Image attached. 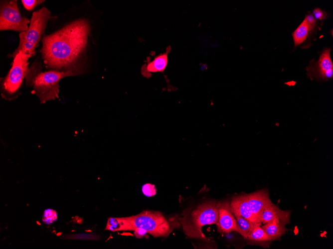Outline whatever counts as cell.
<instances>
[{
    "mask_svg": "<svg viewBox=\"0 0 333 249\" xmlns=\"http://www.w3.org/2000/svg\"><path fill=\"white\" fill-rule=\"evenodd\" d=\"M304 20L311 30L314 29L316 24V20L312 14L307 15Z\"/></svg>",
    "mask_w": 333,
    "mask_h": 249,
    "instance_id": "23",
    "label": "cell"
},
{
    "mask_svg": "<svg viewBox=\"0 0 333 249\" xmlns=\"http://www.w3.org/2000/svg\"><path fill=\"white\" fill-rule=\"evenodd\" d=\"M286 223L283 221L276 219L270 222L262 225L261 227L270 238L272 241L279 240L288 230Z\"/></svg>",
    "mask_w": 333,
    "mask_h": 249,
    "instance_id": "14",
    "label": "cell"
},
{
    "mask_svg": "<svg viewBox=\"0 0 333 249\" xmlns=\"http://www.w3.org/2000/svg\"><path fill=\"white\" fill-rule=\"evenodd\" d=\"M51 12L45 7L33 12L28 29L19 34V44L11 57L21 52L30 57L35 54V49L38 46L42 36L44 33Z\"/></svg>",
    "mask_w": 333,
    "mask_h": 249,
    "instance_id": "4",
    "label": "cell"
},
{
    "mask_svg": "<svg viewBox=\"0 0 333 249\" xmlns=\"http://www.w3.org/2000/svg\"><path fill=\"white\" fill-rule=\"evenodd\" d=\"M230 206L235 217H242L254 223L261 225L252 213L247 194L233 196L230 201Z\"/></svg>",
    "mask_w": 333,
    "mask_h": 249,
    "instance_id": "11",
    "label": "cell"
},
{
    "mask_svg": "<svg viewBox=\"0 0 333 249\" xmlns=\"http://www.w3.org/2000/svg\"><path fill=\"white\" fill-rule=\"evenodd\" d=\"M88 21L83 18L69 23L55 32L44 35L40 52L49 70L82 74L81 60L90 32Z\"/></svg>",
    "mask_w": 333,
    "mask_h": 249,
    "instance_id": "1",
    "label": "cell"
},
{
    "mask_svg": "<svg viewBox=\"0 0 333 249\" xmlns=\"http://www.w3.org/2000/svg\"><path fill=\"white\" fill-rule=\"evenodd\" d=\"M170 50L168 47L166 52L156 56L154 60L148 61L146 64L142 66L141 70V74L145 78H150L153 73H163L168 63V54Z\"/></svg>",
    "mask_w": 333,
    "mask_h": 249,
    "instance_id": "12",
    "label": "cell"
},
{
    "mask_svg": "<svg viewBox=\"0 0 333 249\" xmlns=\"http://www.w3.org/2000/svg\"><path fill=\"white\" fill-rule=\"evenodd\" d=\"M330 48H325L318 61H311L307 67V76L311 80L326 81L333 77V64L330 56Z\"/></svg>",
    "mask_w": 333,
    "mask_h": 249,
    "instance_id": "8",
    "label": "cell"
},
{
    "mask_svg": "<svg viewBox=\"0 0 333 249\" xmlns=\"http://www.w3.org/2000/svg\"><path fill=\"white\" fill-rule=\"evenodd\" d=\"M311 31V29L304 20L292 33L295 46L302 43L306 39Z\"/></svg>",
    "mask_w": 333,
    "mask_h": 249,
    "instance_id": "16",
    "label": "cell"
},
{
    "mask_svg": "<svg viewBox=\"0 0 333 249\" xmlns=\"http://www.w3.org/2000/svg\"><path fill=\"white\" fill-rule=\"evenodd\" d=\"M30 58L21 52L14 57L10 70L1 82V94L3 98L12 100L19 95L24 79L29 71L28 61Z\"/></svg>",
    "mask_w": 333,
    "mask_h": 249,
    "instance_id": "5",
    "label": "cell"
},
{
    "mask_svg": "<svg viewBox=\"0 0 333 249\" xmlns=\"http://www.w3.org/2000/svg\"><path fill=\"white\" fill-rule=\"evenodd\" d=\"M219 202L207 201L194 209L185 210L180 218L185 234L190 238L205 239L202 228L205 225L216 224Z\"/></svg>",
    "mask_w": 333,
    "mask_h": 249,
    "instance_id": "2",
    "label": "cell"
},
{
    "mask_svg": "<svg viewBox=\"0 0 333 249\" xmlns=\"http://www.w3.org/2000/svg\"><path fill=\"white\" fill-rule=\"evenodd\" d=\"M247 195L252 214L261 224L260 218L263 210L266 206L272 202L270 198L268 190L267 189L259 190Z\"/></svg>",
    "mask_w": 333,
    "mask_h": 249,
    "instance_id": "10",
    "label": "cell"
},
{
    "mask_svg": "<svg viewBox=\"0 0 333 249\" xmlns=\"http://www.w3.org/2000/svg\"><path fill=\"white\" fill-rule=\"evenodd\" d=\"M216 225L220 233L227 234L234 231L240 234L236 218L231 210L230 201L219 202Z\"/></svg>",
    "mask_w": 333,
    "mask_h": 249,
    "instance_id": "9",
    "label": "cell"
},
{
    "mask_svg": "<svg viewBox=\"0 0 333 249\" xmlns=\"http://www.w3.org/2000/svg\"><path fill=\"white\" fill-rule=\"evenodd\" d=\"M57 219V213L55 210L48 208L44 211L42 215V221L46 225H50L55 222Z\"/></svg>",
    "mask_w": 333,
    "mask_h": 249,
    "instance_id": "19",
    "label": "cell"
},
{
    "mask_svg": "<svg viewBox=\"0 0 333 249\" xmlns=\"http://www.w3.org/2000/svg\"><path fill=\"white\" fill-rule=\"evenodd\" d=\"M105 230L112 232H117L123 230H131V225L128 217L109 218Z\"/></svg>",
    "mask_w": 333,
    "mask_h": 249,
    "instance_id": "15",
    "label": "cell"
},
{
    "mask_svg": "<svg viewBox=\"0 0 333 249\" xmlns=\"http://www.w3.org/2000/svg\"><path fill=\"white\" fill-rule=\"evenodd\" d=\"M134 235L137 238H142L147 234V231L142 228H136L134 230Z\"/></svg>",
    "mask_w": 333,
    "mask_h": 249,
    "instance_id": "24",
    "label": "cell"
},
{
    "mask_svg": "<svg viewBox=\"0 0 333 249\" xmlns=\"http://www.w3.org/2000/svg\"><path fill=\"white\" fill-rule=\"evenodd\" d=\"M129 219L131 230L142 228L155 237H167L171 232L170 225L160 212L146 211Z\"/></svg>",
    "mask_w": 333,
    "mask_h": 249,
    "instance_id": "6",
    "label": "cell"
},
{
    "mask_svg": "<svg viewBox=\"0 0 333 249\" xmlns=\"http://www.w3.org/2000/svg\"><path fill=\"white\" fill-rule=\"evenodd\" d=\"M142 191L146 196L149 197L156 194V189L154 185L147 183L143 186Z\"/></svg>",
    "mask_w": 333,
    "mask_h": 249,
    "instance_id": "21",
    "label": "cell"
},
{
    "mask_svg": "<svg viewBox=\"0 0 333 249\" xmlns=\"http://www.w3.org/2000/svg\"><path fill=\"white\" fill-rule=\"evenodd\" d=\"M314 17L316 19L323 20L327 18V13L319 8H316L313 11Z\"/></svg>",
    "mask_w": 333,
    "mask_h": 249,
    "instance_id": "22",
    "label": "cell"
},
{
    "mask_svg": "<svg viewBox=\"0 0 333 249\" xmlns=\"http://www.w3.org/2000/svg\"><path fill=\"white\" fill-rule=\"evenodd\" d=\"M42 0H22L21 2L24 8L28 10H32L37 5L43 2Z\"/></svg>",
    "mask_w": 333,
    "mask_h": 249,
    "instance_id": "20",
    "label": "cell"
},
{
    "mask_svg": "<svg viewBox=\"0 0 333 249\" xmlns=\"http://www.w3.org/2000/svg\"><path fill=\"white\" fill-rule=\"evenodd\" d=\"M30 20L22 16L17 0H0V30H13L20 33L26 31Z\"/></svg>",
    "mask_w": 333,
    "mask_h": 249,
    "instance_id": "7",
    "label": "cell"
},
{
    "mask_svg": "<svg viewBox=\"0 0 333 249\" xmlns=\"http://www.w3.org/2000/svg\"><path fill=\"white\" fill-rule=\"evenodd\" d=\"M247 240L259 243H268L272 241L270 238L266 234L261 225H256L250 234Z\"/></svg>",
    "mask_w": 333,
    "mask_h": 249,
    "instance_id": "17",
    "label": "cell"
},
{
    "mask_svg": "<svg viewBox=\"0 0 333 249\" xmlns=\"http://www.w3.org/2000/svg\"><path fill=\"white\" fill-rule=\"evenodd\" d=\"M240 231V235L247 239L253 228L258 224L254 223L240 216L235 217Z\"/></svg>",
    "mask_w": 333,
    "mask_h": 249,
    "instance_id": "18",
    "label": "cell"
},
{
    "mask_svg": "<svg viewBox=\"0 0 333 249\" xmlns=\"http://www.w3.org/2000/svg\"><path fill=\"white\" fill-rule=\"evenodd\" d=\"M290 216L291 212L289 211L282 210L272 202L266 206L263 210L260 220L262 225L267 224L276 219H280L287 224L290 223Z\"/></svg>",
    "mask_w": 333,
    "mask_h": 249,
    "instance_id": "13",
    "label": "cell"
},
{
    "mask_svg": "<svg viewBox=\"0 0 333 249\" xmlns=\"http://www.w3.org/2000/svg\"><path fill=\"white\" fill-rule=\"evenodd\" d=\"M68 76H73V75L53 70L41 72L35 68V65H32L26 78V84L33 87V92L38 97L40 103H44L59 98V82Z\"/></svg>",
    "mask_w": 333,
    "mask_h": 249,
    "instance_id": "3",
    "label": "cell"
}]
</instances>
